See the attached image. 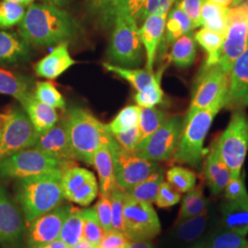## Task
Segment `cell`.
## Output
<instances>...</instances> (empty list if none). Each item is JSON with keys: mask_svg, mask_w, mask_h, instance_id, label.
<instances>
[{"mask_svg": "<svg viewBox=\"0 0 248 248\" xmlns=\"http://www.w3.org/2000/svg\"><path fill=\"white\" fill-rule=\"evenodd\" d=\"M18 31L30 45L50 47L75 39L79 33V25L69 13L57 6L31 4Z\"/></svg>", "mask_w": 248, "mask_h": 248, "instance_id": "6da1fadb", "label": "cell"}, {"mask_svg": "<svg viewBox=\"0 0 248 248\" xmlns=\"http://www.w3.org/2000/svg\"><path fill=\"white\" fill-rule=\"evenodd\" d=\"M58 169L34 177L18 179L16 199L20 204L27 226L38 216L62 203V176Z\"/></svg>", "mask_w": 248, "mask_h": 248, "instance_id": "7a4b0ae2", "label": "cell"}, {"mask_svg": "<svg viewBox=\"0 0 248 248\" xmlns=\"http://www.w3.org/2000/svg\"><path fill=\"white\" fill-rule=\"evenodd\" d=\"M228 87L223 89L219 97L206 108L185 118V125L181 138L172 161L188 165L200 169L204 156V140L207 136L216 114L225 106Z\"/></svg>", "mask_w": 248, "mask_h": 248, "instance_id": "3957f363", "label": "cell"}, {"mask_svg": "<svg viewBox=\"0 0 248 248\" xmlns=\"http://www.w3.org/2000/svg\"><path fill=\"white\" fill-rule=\"evenodd\" d=\"M66 124L73 157L88 165H93V156L98 147L113 138L107 124L100 123L82 108L77 107L69 110Z\"/></svg>", "mask_w": 248, "mask_h": 248, "instance_id": "277c9868", "label": "cell"}, {"mask_svg": "<svg viewBox=\"0 0 248 248\" xmlns=\"http://www.w3.org/2000/svg\"><path fill=\"white\" fill-rule=\"evenodd\" d=\"M108 49V57L116 65L134 68L141 64L142 45L137 21L128 15L118 16Z\"/></svg>", "mask_w": 248, "mask_h": 248, "instance_id": "5b68a950", "label": "cell"}, {"mask_svg": "<svg viewBox=\"0 0 248 248\" xmlns=\"http://www.w3.org/2000/svg\"><path fill=\"white\" fill-rule=\"evenodd\" d=\"M73 164L63 163L36 148H28L0 161V177L21 179L54 170H66Z\"/></svg>", "mask_w": 248, "mask_h": 248, "instance_id": "8992f818", "label": "cell"}, {"mask_svg": "<svg viewBox=\"0 0 248 248\" xmlns=\"http://www.w3.org/2000/svg\"><path fill=\"white\" fill-rule=\"evenodd\" d=\"M217 141L220 155L230 170L231 177H239L248 147V121L243 108L232 113L227 128Z\"/></svg>", "mask_w": 248, "mask_h": 248, "instance_id": "52a82bcc", "label": "cell"}, {"mask_svg": "<svg viewBox=\"0 0 248 248\" xmlns=\"http://www.w3.org/2000/svg\"><path fill=\"white\" fill-rule=\"evenodd\" d=\"M185 125V118L175 116L139 142L133 153L144 159L155 162L172 159L177 150Z\"/></svg>", "mask_w": 248, "mask_h": 248, "instance_id": "ba28073f", "label": "cell"}, {"mask_svg": "<svg viewBox=\"0 0 248 248\" xmlns=\"http://www.w3.org/2000/svg\"><path fill=\"white\" fill-rule=\"evenodd\" d=\"M108 146L112 154L114 164L116 186L122 190L141 183L160 169L157 162L144 159L133 152L125 150L113 137Z\"/></svg>", "mask_w": 248, "mask_h": 248, "instance_id": "9c48e42d", "label": "cell"}, {"mask_svg": "<svg viewBox=\"0 0 248 248\" xmlns=\"http://www.w3.org/2000/svg\"><path fill=\"white\" fill-rule=\"evenodd\" d=\"M3 121L2 139L0 143V161L19 151L32 148L39 133L30 118L20 109H11L1 116Z\"/></svg>", "mask_w": 248, "mask_h": 248, "instance_id": "30bf717a", "label": "cell"}, {"mask_svg": "<svg viewBox=\"0 0 248 248\" xmlns=\"http://www.w3.org/2000/svg\"><path fill=\"white\" fill-rule=\"evenodd\" d=\"M124 232L131 240H149L160 233L161 224L152 204L138 201L125 192Z\"/></svg>", "mask_w": 248, "mask_h": 248, "instance_id": "8fae6325", "label": "cell"}, {"mask_svg": "<svg viewBox=\"0 0 248 248\" xmlns=\"http://www.w3.org/2000/svg\"><path fill=\"white\" fill-rule=\"evenodd\" d=\"M248 47V4L243 2L230 8L229 25L218 63L230 75L233 63Z\"/></svg>", "mask_w": 248, "mask_h": 248, "instance_id": "7c38bea8", "label": "cell"}, {"mask_svg": "<svg viewBox=\"0 0 248 248\" xmlns=\"http://www.w3.org/2000/svg\"><path fill=\"white\" fill-rule=\"evenodd\" d=\"M229 78L230 75L224 71L219 63L211 66L203 65L197 78L186 118L210 106L222 90L229 86Z\"/></svg>", "mask_w": 248, "mask_h": 248, "instance_id": "4fadbf2b", "label": "cell"}, {"mask_svg": "<svg viewBox=\"0 0 248 248\" xmlns=\"http://www.w3.org/2000/svg\"><path fill=\"white\" fill-rule=\"evenodd\" d=\"M73 206L60 204L53 210L35 218L28 225V248H38L58 239L62 224L70 214Z\"/></svg>", "mask_w": 248, "mask_h": 248, "instance_id": "5bb4252c", "label": "cell"}, {"mask_svg": "<svg viewBox=\"0 0 248 248\" xmlns=\"http://www.w3.org/2000/svg\"><path fill=\"white\" fill-rule=\"evenodd\" d=\"M25 226L26 223L18 207L0 184V243L5 245L18 243L24 233Z\"/></svg>", "mask_w": 248, "mask_h": 248, "instance_id": "9a60e30c", "label": "cell"}, {"mask_svg": "<svg viewBox=\"0 0 248 248\" xmlns=\"http://www.w3.org/2000/svg\"><path fill=\"white\" fill-rule=\"evenodd\" d=\"M33 148L42 151L63 163L74 164L75 158L70 150L66 118L58 121V123L47 132L39 134Z\"/></svg>", "mask_w": 248, "mask_h": 248, "instance_id": "2e32d148", "label": "cell"}, {"mask_svg": "<svg viewBox=\"0 0 248 248\" xmlns=\"http://www.w3.org/2000/svg\"><path fill=\"white\" fill-rule=\"evenodd\" d=\"M248 106V47L234 62L230 72L225 108L241 109Z\"/></svg>", "mask_w": 248, "mask_h": 248, "instance_id": "e0dca14e", "label": "cell"}, {"mask_svg": "<svg viewBox=\"0 0 248 248\" xmlns=\"http://www.w3.org/2000/svg\"><path fill=\"white\" fill-rule=\"evenodd\" d=\"M169 13L152 15L142 22L140 30L142 45L146 54L145 69L153 71L157 50L164 40L166 22Z\"/></svg>", "mask_w": 248, "mask_h": 248, "instance_id": "ac0fdd59", "label": "cell"}, {"mask_svg": "<svg viewBox=\"0 0 248 248\" xmlns=\"http://www.w3.org/2000/svg\"><path fill=\"white\" fill-rule=\"evenodd\" d=\"M69 42L56 45L52 52L40 60L34 66L38 77L47 79H56L77 62L72 58L68 50Z\"/></svg>", "mask_w": 248, "mask_h": 248, "instance_id": "d6986e66", "label": "cell"}, {"mask_svg": "<svg viewBox=\"0 0 248 248\" xmlns=\"http://www.w3.org/2000/svg\"><path fill=\"white\" fill-rule=\"evenodd\" d=\"M204 176L211 192L218 195L229 182L231 172L223 162L218 148V141H214L204 165Z\"/></svg>", "mask_w": 248, "mask_h": 248, "instance_id": "ffe728a7", "label": "cell"}, {"mask_svg": "<svg viewBox=\"0 0 248 248\" xmlns=\"http://www.w3.org/2000/svg\"><path fill=\"white\" fill-rule=\"evenodd\" d=\"M145 0H92V6L98 17L105 23H113L121 15H128L135 19Z\"/></svg>", "mask_w": 248, "mask_h": 248, "instance_id": "44dd1931", "label": "cell"}, {"mask_svg": "<svg viewBox=\"0 0 248 248\" xmlns=\"http://www.w3.org/2000/svg\"><path fill=\"white\" fill-rule=\"evenodd\" d=\"M221 212L223 228L245 237L248 232V198L227 200L222 204Z\"/></svg>", "mask_w": 248, "mask_h": 248, "instance_id": "7402d4cb", "label": "cell"}, {"mask_svg": "<svg viewBox=\"0 0 248 248\" xmlns=\"http://www.w3.org/2000/svg\"><path fill=\"white\" fill-rule=\"evenodd\" d=\"M21 105L39 134L47 132L59 121L55 108L40 101L34 94L27 98Z\"/></svg>", "mask_w": 248, "mask_h": 248, "instance_id": "603a6c76", "label": "cell"}, {"mask_svg": "<svg viewBox=\"0 0 248 248\" xmlns=\"http://www.w3.org/2000/svg\"><path fill=\"white\" fill-rule=\"evenodd\" d=\"M31 53V45L14 32L0 31V63L26 61Z\"/></svg>", "mask_w": 248, "mask_h": 248, "instance_id": "cb8c5ba5", "label": "cell"}, {"mask_svg": "<svg viewBox=\"0 0 248 248\" xmlns=\"http://www.w3.org/2000/svg\"><path fill=\"white\" fill-rule=\"evenodd\" d=\"M93 166L99 177L100 195L109 196L116 186L114 164L108 143L98 147L93 156Z\"/></svg>", "mask_w": 248, "mask_h": 248, "instance_id": "d4e9b609", "label": "cell"}, {"mask_svg": "<svg viewBox=\"0 0 248 248\" xmlns=\"http://www.w3.org/2000/svg\"><path fill=\"white\" fill-rule=\"evenodd\" d=\"M0 93L24 102L32 95V82L25 76L0 68Z\"/></svg>", "mask_w": 248, "mask_h": 248, "instance_id": "484cf974", "label": "cell"}, {"mask_svg": "<svg viewBox=\"0 0 248 248\" xmlns=\"http://www.w3.org/2000/svg\"><path fill=\"white\" fill-rule=\"evenodd\" d=\"M229 10L210 0H203L201 11V26L226 35L229 25Z\"/></svg>", "mask_w": 248, "mask_h": 248, "instance_id": "4316f807", "label": "cell"}, {"mask_svg": "<svg viewBox=\"0 0 248 248\" xmlns=\"http://www.w3.org/2000/svg\"><path fill=\"white\" fill-rule=\"evenodd\" d=\"M197 47L194 33L188 32L172 45L169 54L170 61L178 67H188L196 59Z\"/></svg>", "mask_w": 248, "mask_h": 248, "instance_id": "83f0119b", "label": "cell"}, {"mask_svg": "<svg viewBox=\"0 0 248 248\" xmlns=\"http://www.w3.org/2000/svg\"><path fill=\"white\" fill-rule=\"evenodd\" d=\"M103 66L107 71L111 72L128 81L138 92L147 89L156 78V74L147 69L126 68L109 62H104Z\"/></svg>", "mask_w": 248, "mask_h": 248, "instance_id": "f1b7e54d", "label": "cell"}, {"mask_svg": "<svg viewBox=\"0 0 248 248\" xmlns=\"http://www.w3.org/2000/svg\"><path fill=\"white\" fill-rule=\"evenodd\" d=\"M194 30L190 18L176 7L169 10L166 22L164 40L167 45H172L177 39Z\"/></svg>", "mask_w": 248, "mask_h": 248, "instance_id": "f546056e", "label": "cell"}, {"mask_svg": "<svg viewBox=\"0 0 248 248\" xmlns=\"http://www.w3.org/2000/svg\"><path fill=\"white\" fill-rule=\"evenodd\" d=\"M165 172L160 168L141 183L128 188L125 192L138 201L153 203L159 191L160 186L164 182Z\"/></svg>", "mask_w": 248, "mask_h": 248, "instance_id": "4dcf8cb0", "label": "cell"}, {"mask_svg": "<svg viewBox=\"0 0 248 248\" xmlns=\"http://www.w3.org/2000/svg\"><path fill=\"white\" fill-rule=\"evenodd\" d=\"M196 43L201 45L207 53V58L204 65L211 66L219 62L220 53L225 36L212 30L202 28L195 34Z\"/></svg>", "mask_w": 248, "mask_h": 248, "instance_id": "1f68e13d", "label": "cell"}, {"mask_svg": "<svg viewBox=\"0 0 248 248\" xmlns=\"http://www.w3.org/2000/svg\"><path fill=\"white\" fill-rule=\"evenodd\" d=\"M209 201L204 195L202 187L198 186L186 192L182 200L181 208L177 216V222L198 216L207 211Z\"/></svg>", "mask_w": 248, "mask_h": 248, "instance_id": "d6a6232c", "label": "cell"}, {"mask_svg": "<svg viewBox=\"0 0 248 248\" xmlns=\"http://www.w3.org/2000/svg\"><path fill=\"white\" fill-rule=\"evenodd\" d=\"M83 234V209L72 208L71 213L62 224L58 239L70 248L82 239Z\"/></svg>", "mask_w": 248, "mask_h": 248, "instance_id": "836d02e7", "label": "cell"}, {"mask_svg": "<svg viewBox=\"0 0 248 248\" xmlns=\"http://www.w3.org/2000/svg\"><path fill=\"white\" fill-rule=\"evenodd\" d=\"M95 178V175L88 169L72 167L64 170L62 176V194L64 199H67L80 187Z\"/></svg>", "mask_w": 248, "mask_h": 248, "instance_id": "e575fe53", "label": "cell"}, {"mask_svg": "<svg viewBox=\"0 0 248 248\" xmlns=\"http://www.w3.org/2000/svg\"><path fill=\"white\" fill-rule=\"evenodd\" d=\"M167 121V115L164 111L155 107L142 108L140 107L139 114V132L140 142L147 136L155 132L161 125Z\"/></svg>", "mask_w": 248, "mask_h": 248, "instance_id": "d590c367", "label": "cell"}, {"mask_svg": "<svg viewBox=\"0 0 248 248\" xmlns=\"http://www.w3.org/2000/svg\"><path fill=\"white\" fill-rule=\"evenodd\" d=\"M208 220L209 215L206 211L198 216L177 222L176 227L177 237L185 242H192L198 239L206 228Z\"/></svg>", "mask_w": 248, "mask_h": 248, "instance_id": "8d00e7d4", "label": "cell"}, {"mask_svg": "<svg viewBox=\"0 0 248 248\" xmlns=\"http://www.w3.org/2000/svg\"><path fill=\"white\" fill-rule=\"evenodd\" d=\"M139 114L140 107H125L110 124H107V127L112 135L127 132L139 125Z\"/></svg>", "mask_w": 248, "mask_h": 248, "instance_id": "74e56055", "label": "cell"}, {"mask_svg": "<svg viewBox=\"0 0 248 248\" xmlns=\"http://www.w3.org/2000/svg\"><path fill=\"white\" fill-rule=\"evenodd\" d=\"M167 179L179 193H186L195 187L197 175L190 169L173 167L167 172Z\"/></svg>", "mask_w": 248, "mask_h": 248, "instance_id": "f35d334b", "label": "cell"}, {"mask_svg": "<svg viewBox=\"0 0 248 248\" xmlns=\"http://www.w3.org/2000/svg\"><path fill=\"white\" fill-rule=\"evenodd\" d=\"M105 232L98 220V214L94 208L83 209V234L82 239L98 247L103 238Z\"/></svg>", "mask_w": 248, "mask_h": 248, "instance_id": "ab89813d", "label": "cell"}, {"mask_svg": "<svg viewBox=\"0 0 248 248\" xmlns=\"http://www.w3.org/2000/svg\"><path fill=\"white\" fill-rule=\"evenodd\" d=\"M163 72V69H160L156 74V78L153 82V84L147 89L137 92V94L134 97L137 106L152 108L158 105L163 101L164 92L161 88V78Z\"/></svg>", "mask_w": 248, "mask_h": 248, "instance_id": "60d3db41", "label": "cell"}, {"mask_svg": "<svg viewBox=\"0 0 248 248\" xmlns=\"http://www.w3.org/2000/svg\"><path fill=\"white\" fill-rule=\"evenodd\" d=\"M34 96L40 101L44 102L54 108L63 109L65 108V100L62 94L53 86L52 82L41 81L36 82Z\"/></svg>", "mask_w": 248, "mask_h": 248, "instance_id": "b9f144b4", "label": "cell"}, {"mask_svg": "<svg viewBox=\"0 0 248 248\" xmlns=\"http://www.w3.org/2000/svg\"><path fill=\"white\" fill-rule=\"evenodd\" d=\"M208 248H248L244 236L226 229L217 231L209 241Z\"/></svg>", "mask_w": 248, "mask_h": 248, "instance_id": "7bdbcfd3", "label": "cell"}, {"mask_svg": "<svg viewBox=\"0 0 248 248\" xmlns=\"http://www.w3.org/2000/svg\"><path fill=\"white\" fill-rule=\"evenodd\" d=\"M25 6L8 1L0 2V28L8 29L19 24L25 16Z\"/></svg>", "mask_w": 248, "mask_h": 248, "instance_id": "ee69618b", "label": "cell"}, {"mask_svg": "<svg viewBox=\"0 0 248 248\" xmlns=\"http://www.w3.org/2000/svg\"><path fill=\"white\" fill-rule=\"evenodd\" d=\"M124 197L125 191L116 186L110 194L112 211V230L124 232Z\"/></svg>", "mask_w": 248, "mask_h": 248, "instance_id": "f6af8a7d", "label": "cell"}, {"mask_svg": "<svg viewBox=\"0 0 248 248\" xmlns=\"http://www.w3.org/2000/svg\"><path fill=\"white\" fill-rule=\"evenodd\" d=\"M174 3L175 0H145L135 20L143 22L145 18L152 15L169 13Z\"/></svg>", "mask_w": 248, "mask_h": 248, "instance_id": "bcb514c9", "label": "cell"}, {"mask_svg": "<svg viewBox=\"0 0 248 248\" xmlns=\"http://www.w3.org/2000/svg\"><path fill=\"white\" fill-rule=\"evenodd\" d=\"M98 185L97 179H92L86 185L80 187L78 190L74 192L66 200L72 202L79 204L82 206H89L98 196Z\"/></svg>", "mask_w": 248, "mask_h": 248, "instance_id": "7dc6e473", "label": "cell"}, {"mask_svg": "<svg viewBox=\"0 0 248 248\" xmlns=\"http://www.w3.org/2000/svg\"><path fill=\"white\" fill-rule=\"evenodd\" d=\"M94 209L98 214V220L104 232H107L112 230V211L110 195H100Z\"/></svg>", "mask_w": 248, "mask_h": 248, "instance_id": "c3c4849f", "label": "cell"}, {"mask_svg": "<svg viewBox=\"0 0 248 248\" xmlns=\"http://www.w3.org/2000/svg\"><path fill=\"white\" fill-rule=\"evenodd\" d=\"M203 0H175V7L190 18L194 29L201 27V11Z\"/></svg>", "mask_w": 248, "mask_h": 248, "instance_id": "681fc988", "label": "cell"}, {"mask_svg": "<svg viewBox=\"0 0 248 248\" xmlns=\"http://www.w3.org/2000/svg\"><path fill=\"white\" fill-rule=\"evenodd\" d=\"M181 199L180 193L176 190L169 182H163L155 202L159 208H170L178 203Z\"/></svg>", "mask_w": 248, "mask_h": 248, "instance_id": "f907efd6", "label": "cell"}, {"mask_svg": "<svg viewBox=\"0 0 248 248\" xmlns=\"http://www.w3.org/2000/svg\"><path fill=\"white\" fill-rule=\"evenodd\" d=\"M225 198L229 201H236L248 198V193L245 185L244 176L239 177H231L225 186Z\"/></svg>", "mask_w": 248, "mask_h": 248, "instance_id": "816d5d0a", "label": "cell"}, {"mask_svg": "<svg viewBox=\"0 0 248 248\" xmlns=\"http://www.w3.org/2000/svg\"><path fill=\"white\" fill-rule=\"evenodd\" d=\"M130 240L124 232L111 230L105 232L97 248H124Z\"/></svg>", "mask_w": 248, "mask_h": 248, "instance_id": "f5cc1de1", "label": "cell"}, {"mask_svg": "<svg viewBox=\"0 0 248 248\" xmlns=\"http://www.w3.org/2000/svg\"><path fill=\"white\" fill-rule=\"evenodd\" d=\"M113 137L118 143L125 150L133 152L137 144L140 142V132L139 126L133 128L127 132L117 133Z\"/></svg>", "mask_w": 248, "mask_h": 248, "instance_id": "db71d44e", "label": "cell"}, {"mask_svg": "<svg viewBox=\"0 0 248 248\" xmlns=\"http://www.w3.org/2000/svg\"><path fill=\"white\" fill-rule=\"evenodd\" d=\"M124 248H155L148 240H130Z\"/></svg>", "mask_w": 248, "mask_h": 248, "instance_id": "11a10c76", "label": "cell"}, {"mask_svg": "<svg viewBox=\"0 0 248 248\" xmlns=\"http://www.w3.org/2000/svg\"><path fill=\"white\" fill-rule=\"evenodd\" d=\"M210 1L226 8H232L238 5L237 0H210Z\"/></svg>", "mask_w": 248, "mask_h": 248, "instance_id": "9f6ffc18", "label": "cell"}, {"mask_svg": "<svg viewBox=\"0 0 248 248\" xmlns=\"http://www.w3.org/2000/svg\"><path fill=\"white\" fill-rule=\"evenodd\" d=\"M41 1H44L47 4H52L54 6H57L59 8H62V7H65L66 5H68L70 0H41Z\"/></svg>", "mask_w": 248, "mask_h": 248, "instance_id": "6f0895ef", "label": "cell"}, {"mask_svg": "<svg viewBox=\"0 0 248 248\" xmlns=\"http://www.w3.org/2000/svg\"><path fill=\"white\" fill-rule=\"evenodd\" d=\"M70 248H97L96 246H94L93 244L89 243V241L85 239H81L78 244H76L75 246H73Z\"/></svg>", "mask_w": 248, "mask_h": 248, "instance_id": "680465c9", "label": "cell"}, {"mask_svg": "<svg viewBox=\"0 0 248 248\" xmlns=\"http://www.w3.org/2000/svg\"><path fill=\"white\" fill-rule=\"evenodd\" d=\"M4 1L20 4L22 6H30L31 4H32V2H34V0H4Z\"/></svg>", "mask_w": 248, "mask_h": 248, "instance_id": "91938a15", "label": "cell"}, {"mask_svg": "<svg viewBox=\"0 0 248 248\" xmlns=\"http://www.w3.org/2000/svg\"><path fill=\"white\" fill-rule=\"evenodd\" d=\"M2 130H3V121L0 119V143H1V139H2Z\"/></svg>", "mask_w": 248, "mask_h": 248, "instance_id": "94428289", "label": "cell"}, {"mask_svg": "<svg viewBox=\"0 0 248 248\" xmlns=\"http://www.w3.org/2000/svg\"><path fill=\"white\" fill-rule=\"evenodd\" d=\"M194 248H208V247L205 246V245H202V244H200V245H197Z\"/></svg>", "mask_w": 248, "mask_h": 248, "instance_id": "6125c7cd", "label": "cell"}, {"mask_svg": "<svg viewBox=\"0 0 248 248\" xmlns=\"http://www.w3.org/2000/svg\"><path fill=\"white\" fill-rule=\"evenodd\" d=\"M244 2V0H237V3H238V5L241 4V3H243Z\"/></svg>", "mask_w": 248, "mask_h": 248, "instance_id": "be15d7a7", "label": "cell"}, {"mask_svg": "<svg viewBox=\"0 0 248 248\" xmlns=\"http://www.w3.org/2000/svg\"><path fill=\"white\" fill-rule=\"evenodd\" d=\"M246 2H247V3H248V0H247V1H246Z\"/></svg>", "mask_w": 248, "mask_h": 248, "instance_id": "e7e4bbea", "label": "cell"}, {"mask_svg": "<svg viewBox=\"0 0 248 248\" xmlns=\"http://www.w3.org/2000/svg\"></svg>", "mask_w": 248, "mask_h": 248, "instance_id": "03108f58", "label": "cell"}]
</instances>
